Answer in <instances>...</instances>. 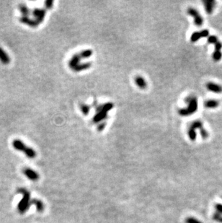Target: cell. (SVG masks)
<instances>
[{"mask_svg": "<svg viewBox=\"0 0 222 223\" xmlns=\"http://www.w3.org/2000/svg\"><path fill=\"white\" fill-rule=\"evenodd\" d=\"M17 192L22 195V199L20 200L17 205V210L20 214H24L29 209L30 206L31 205L32 200L31 193L27 189H23V188H20L18 189Z\"/></svg>", "mask_w": 222, "mask_h": 223, "instance_id": "obj_1", "label": "cell"}, {"mask_svg": "<svg viewBox=\"0 0 222 223\" xmlns=\"http://www.w3.org/2000/svg\"><path fill=\"white\" fill-rule=\"evenodd\" d=\"M13 147L17 151L23 152L28 158L33 159L36 157V152L33 148L27 146L20 139H15L13 142Z\"/></svg>", "mask_w": 222, "mask_h": 223, "instance_id": "obj_2", "label": "cell"}, {"mask_svg": "<svg viewBox=\"0 0 222 223\" xmlns=\"http://www.w3.org/2000/svg\"><path fill=\"white\" fill-rule=\"evenodd\" d=\"M185 102L188 103V108H182L179 110V113L183 116H188L190 114H193L198 109V100L196 97L189 96L186 98Z\"/></svg>", "mask_w": 222, "mask_h": 223, "instance_id": "obj_3", "label": "cell"}, {"mask_svg": "<svg viewBox=\"0 0 222 223\" xmlns=\"http://www.w3.org/2000/svg\"><path fill=\"white\" fill-rule=\"evenodd\" d=\"M32 14L33 16L35 17L36 21L40 25L41 22H43L45 19V16L46 14V10L45 9H40V8H35L32 11Z\"/></svg>", "mask_w": 222, "mask_h": 223, "instance_id": "obj_4", "label": "cell"}, {"mask_svg": "<svg viewBox=\"0 0 222 223\" xmlns=\"http://www.w3.org/2000/svg\"><path fill=\"white\" fill-rule=\"evenodd\" d=\"M188 13L190 16L194 17V22L197 26H201L203 25V20L202 17L199 14L198 12L194 8H189L188 10Z\"/></svg>", "mask_w": 222, "mask_h": 223, "instance_id": "obj_5", "label": "cell"}, {"mask_svg": "<svg viewBox=\"0 0 222 223\" xmlns=\"http://www.w3.org/2000/svg\"><path fill=\"white\" fill-rule=\"evenodd\" d=\"M24 175L27 177L29 180H32V181H37L39 179V175L36 171H35L34 170L31 169L29 168H24L23 171Z\"/></svg>", "mask_w": 222, "mask_h": 223, "instance_id": "obj_6", "label": "cell"}, {"mask_svg": "<svg viewBox=\"0 0 222 223\" xmlns=\"http://www.w3.org/2000/svg\"><path fill=\"white\" fill-rule=\"evenodd\" d=\"M19 22L25 24V25H28L31 28H36L39 25V23L36 21L35 19H31L29 17H21L19 18Z\"/></svg>", "mask_w": 222, "mask_h": 223, "instance_id": "obj_7", "label": "cell"}, {"mask_svg": "<svg viewBox=\"0 0 222 223\" xmlns=\"http://www.w3.org/2000/svg\"><path fill=\"white\" fill-rule=\"evenodd\" d=\"M209 35V32L208 30H203L200 32H195L192 34L190 37V41L192 42H196L199 39L203 37H207Z\"/></svg>", "mask_w": 222, "mask_h": 223, "instance_id": "obj_8", "label": "cell"}, {"mask_svg": "<svg viewBox=\"0 0 222 223\" xmlns=\"http://www.w3.org/2000/svg\"><path fill=\"white\" fill-rule=\"evenodd\" d=\"M207 89L214 93H222V87L218 84L214 82H208L206 84Z\"/></svg>", "mask_w": 222, "mask_h": 223, "instance_id": "obj_9", "label": "cell"}, {"mask_svg": "<svg viewBox=\"0 0 222 223\" xmlns=\"http://www.w3.org/2000/svg\"><path fill=\"white\" fill-rule=\"evenodd\" d=\"M81 59V57L79 54H76L71 58V59L69 62V66L71 69H74L78 64H79L80 60Z\"/></svg>", "mask_w": 222, "mask_h": 223, "instance_id": "obj_10", "label": "cell"}, {"mask_svg": "<svg viewBox=\"0 0 222 223\" xmlns=\"http://www.w3.org/2000/svg\"><path fill=\"white\" fill-rule=\"evenodd\" d=\"M10 57L2 48L0 47V62L3 64H9L10 63Z\"/></svg>", "mask_w": 222, "mask_h": 223, "instance_id": "obj_11", "label": "cell"}, {"mask_svg": "<svg viewBox=\"0 0 222 223\" xmlns=\"http://www.w3.org/2000/svg\"><path fill=\"white\" fill-rule=\"evenodd\" d=\"M203 4L205 5V9L208 14H211L214 10V7H215L216 1H204Z\"/></svg>", "mask_w": 222, "mask_h": 223, "instance_id": "obj_12", "label": "cell"}, {"mask_svg": "<svg viewBox=\"0 0 222 223\" xmlns=\"http://www.w3.org/2000/svg\"><path fill=\"white\" fill-rule=\"evenodd\" d=\"M135 82L136 84L137 85V86H138L139 88L143 89L147 87V82H146V80H145L142 77L138 76V77H136Z\"/></svg>", "mask_w": 222, "mask_h": 223, "instance_id": "obj_13", "label": "cell"}, {"mask_svg": "<svg viewBox=\"0 0 222 223\" xmlns=\"http://www.w3.org/2000/svg\"><path fill=\"white\" fill-rule=\"evenodd\" d=\"M31 204L35 206L36 209H37L38 212H42L44 210V204L42 201L39 199H33L32 200Z\"/></svg>", "mask_w": 222, "mask_h": 223, "instance_id": "obj_14", "label": "cell"}, {"mask_svg": "<svg viewBox=\"0 0 222 223\" xmlns=\"http://www.w3.org/2000/svg\"><path fill=\"white\" fill-rule=\"evenodd\" d=\"M106 117L107 112L104 111L103 110H101L99 112H97V113L95 115L94 119H93V121H94V122H99V121H101L102 120L105 119Z\"/></svg>", "mask_w": 222, "mask_h": 223, "instance_id": "obj_15", "label": "cell"}, {"mask_svg": "<svg viewBox=\"0 0 222 223\" xmlns=\"http://www.w3.org/2000/svg\"><path fill=\"white\" fill-rule=\"evenodd\" d=\"M92 64L90 62L89 63H83V64H79L74 69H73L74 72H81L82 70H85V69H89L90 67H91Z\"/></svg>", "mask_w": 222, "mask_h": 223, "instance_id": "obj_16", "label": "cell"}, {"mask_svg": "<svg viewBox=\"0 0 222 223\" xmlns=\"http://www.w3.org/2000/svg\"><path fill=\"white\" fill-rule=\"evenodd\" d=\"M18 8H19L20 13H22V17H28L30 15V14H31V10H29V8H28L25 4H19Z\"/></svg>", "mask_w": 222, "mask_h": 223, "instance_id": "obj_17", "label": "cell"}, {"mask_svg": "<svg viewBox=\"0 0 222 223\" xmlns=\"http://www.w3.org/2000/svg\"><path fill=\"white\" fill-rule=\"evenodd\" d=\"M219 105V101H215V100H208L204 103L205 107L208 108H214L218 107Z\"/></svg>", "mask_w": 222, "mask_h": 223, "instance_id": "obj_18", "label": "cell"}, {"mask_svg": "<svg viewBox=\"0 0 222 223\" xmlns=\"http://www.w3.org/2000/svg\"><path fill=\"white\" fill-rule=\"evenodd\" d=\"M80 56H81V59H84V58H89V57H91L93 55V51L92 50H84V51H81L80 53Z\"/></svg>", "mask_w": 222, "mask_h": 223, "instance_id": "obj_19", "label": "cell"}, {"mask_svg": "<svg viewBox=\"0 0 222 223\" xmlns=\"http://www.w3.org/2000/svg\"><path fill=\"white\" fill-rule=\"evenodd\" d=\"M90 106L87 104H81L80 105V110L84 113V115H87L90 111Z\"/></svg>", "mask_w": 222, "mask_h": 223, "instance_id": "obj_20", "label": "cell"}, {"mask_svg": "<svg viewBox=\"0 0 222 223\" xmlns=\"http://www.w3.org/2000/svg\"><path fill=\"white\" fill-rule=\"evenodd\" d=\"M188 136H189L190 140L195 141L196 139V129L193 128H190L188 130Z\"/></svg>", "mask_w": 222, "mask_h": 223, "instance_id": "obj_21", "label": "cell"}, {"mask_svg": "<svg viewBox=\"0 0 222 223\" xmlns=\"http://www.w3.org/2000/svg\"><path fill=\"white\" fill-rule=\"evenodd\" d=\"M190 127L194 129H200L201 128H203V123L200 121H196L191 124Z\"/></svg>", "mask_w": 222, "mask_h": 223, "instance_id": "obj_22", "label": "cell"}, {"mask_svg": "<svg viewBox=\"0 0 222 223\" xmlns=\"http://www.w3.org/2000/svg\"><path fill=\"white\" fill-rule=\"evenodd\" d=\"M222 58V53L221 51H214V54H213V59L216 62H219V61L221 60Z\"/></svg>", "mask_w": 222, "mask_h": 223, "instance_id": "obj_23", "label": "cell"}, {"mask_svg": "<svg viewBox=\"0 0 222 223\" xmlns=\"http://www.w3.org/2000/svg\"><path fill=\"white\" fill-rule=\"evenodd\" d=\"M113 108V104L111 103H108L104 104L103 106H102V110H103L104 111L108 112L110 110H111Z\"/></svg>", "mask_w": 222, "mask_h": 223, "instance_id": "obj_24", "label": "cell"}, {"mask_svg": "<svg viewBox=\"0 0 222 223\" xmlns=\"http://www.w3.org/2000/svg\"><path fill=\"white\" fill-rule=\"evenodd\" d=\"M218 41H219L218 40V38L215 36H210L208 38V42L209 43H211V44L215 45Z\"/></svg>", "mask_w": 222, "mask_h": 223, "instance_id": "obj_25", "label": "cell"}, {"mask_svg": "<svg viewBox=\"0 0 222 223\" xmlns=\"http://www.w3.org/2000/svg\"><path fill=\"white\" fill-rule=\"evenodd\" d=\"M185 223H202V222H200V220L196 219V218L190 217L186 218V219H185Z\"/></svg>", "mask_w": 222, "mask_h": 223, "instance_id": "obj_26", "label": "cell"}, {"mask_svg": "<svg viewBox=\"0 0 222 223\" xmlns=\"http://www.w3.org/2000/svg\"><path fill=\"white\" fill-rule=\"evenodd\" d=\"M213 218L216 221H217V222L222 223V215H221V214L218 213V212L214 213V215H213Z\"/></svg>", "mask_w": 222, "mask_h": 223, "instance_id": "obj_27", "label": "cell"}, {"mask_svg": "<svg viewBox=\"0 0 222 223\" xmlns=\"http://www.w3.org/2000/svg\"><path fill=\"white\" fill-rule=\"evenodd\" d=\"M200 135H201V136L203 137V139H207V138H208V133L204 128L200 129Z\"/></svg>", "mask_w": 222, "mask_h": 223, "instance_id": "obj_28", "label": "cell"}, {"mask_svg": "<svg viewBox=\"0 0 222 223\" xmlns=\"http://www.w3.org/2000/svg\"><path fill=\"white\" fill-rule=\"evenodd\" d=\"M53 5H54V1H52V0H47L45 2V6H46V8L47 10H51L53 7Z\"/></svg>", "mask_w": 222, "mask_h": 223, "instance_id": "obj_29", "label": "cell"}, {"mask_svg": "<svg viewBox=\"0 0 222 223\" xmlns=\"http://www.w3.org/2000/svg\"><path fill=\"white\" fill-rule=\"evenodd\" d=\"M222 48V43L220 41H218L215 44V50L214 51H220Z\"/></svg>", "mask_w": 222, "mask_h": 223, "instance_id": "obj_30", "label": "cell"}, {"mask_svg": "<svg viewBox=\"0 0 222 223\" xmlns=\"http://www.w3.org/2000/svg\"><path fill=\"white\" fill-rule=\"evenodd\" d=\"M215 209L217 211V212L222 215V204H216L215 205Z\"/></svg>", "mask_w": 222, "mask_h": 223, "instance_id": "obj_31", "label": "cell"}, {"mask_svg": "<svg viewBox=\"0 0 222 223\" xmlns=\"http://www.w3.org/2000/svg\"><path fill=\"white\" fill-rule=\"evenodd\" d=\"M105 126H106V123H105V122L100 123V125L98 126V127H97L98 131H102V130H103L104 129H105Z\"/></svg>", "mask_w": 222, "mask_h": 223, "instance_id": "obj_32", "label": "cell"}]
</instances>
